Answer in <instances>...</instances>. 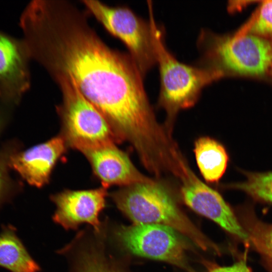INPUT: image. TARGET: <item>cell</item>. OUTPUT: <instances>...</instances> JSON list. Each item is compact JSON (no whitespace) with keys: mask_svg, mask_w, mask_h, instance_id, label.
Masks as SVG:
<instances>
[{"mask_svg":"<svg viewBox=\"0 0 272 272\" xmlns=\"http://www.w3.org/2000/svg\"><path fill=\"white\" fill-rule=\"evenodd\" d=\"M63 0H34L20 25L31 59L56 82H72L104 116L118 143L149 147L161 135L143 84L128 53L111 48L89 24L87 12Z\"/></svg>","mask_w":272,"mask_h":272,"instance_id":"6da1fadb","label":"cell"},{"mask_svg":"<svg viewBox=\"0 0 272 272\" xmlns=\"http://www.w3.org/2000/svg\"><path fill=\"white\" fill-rule=\"evenodd\" d=\"M197 46V64L214 72L219 79L238 77L269 81L272 43L257 35L238 31L218 34L203 29Z\"/></svg>","mask_w":272,"mask_h":272,"instance_id":"7a4b0ae2","label":"cell"},{"mask_svg":"<svg viewBox=\"0 0 272 272\" xmlns=\"http://www.w3.org/2000/svg\"><path fill=\"white\" fill-rule=\"evenodd\" d=\"M148 6L156 64L160 73L158 105L165 110V126L172 132V125L179 111L194 105L203 89L220 79L207 67L197 64H185L176 58L167 47L163 28L155 20L151 1H148Z\"/></svg>","mask_w":272,"mask_h":272,"instance_id":"3957f363","label":"cell"},{"mask_svg":"<svg viewBox=\"0 0 272 272\" xmlns=\"http://www.w3.org/2000/svg\"><path fill=\"white\" fill-rule=\"evenodd\" d=\"M117 208L134 224L169 227L189 238L204 250L217 247L179 208L171 189L156 180L122 187L111 194Z\"/></svg>","mask_w":272,"mask_h":272,"instance_id":"277c9868","label":"cell"},{"mask_svg":"<svg viewBox=\"0 0 272 272\" xmlns=\"http://www.w3.org/2000/svg\"><path fill=\"white\" fill-rule=\"evenodd\" d=\"M56 83L62 98L57 107L62 126L60 135L67 146L83 153L118 143L104 116L72 82Z\"/></svg>","mask_w":272,"mask_h":272,"instance_id":"5b68a950","label":"cell"},{"mask_svg":"<svg viewBox=\"0 0 272 272\" xmlns=\"http://www.w3.org/2000/svg\"><path fill=\"white\" fill-rule=\"evenodd\" d=\"M87 12L120 40L143 77L155 64L156 54L149 20L126 6L112 7L98 1H82Z\"/></svg>","mask_w":272,"mask_h":272,"instance_id":"8992f818","label":"cell"},{"mask_svg":"<svg viewBox=\"0 0 272 272\" xmlns=\"http://www.w3.org/2000/svg\"><path fill=\"white\" fill-rule=\"evenodd\" d=\"M116 236L131 253L183 266L185 245L176 231L157 224H133L116 229Z\"/></svg>","mask_w":272,"mask_h":272,"instance_id":"52a82bcc","label":"cell"},{"mask_svg":"<svg viewBox=\"0 0 272 272\" xmlns=\"http://www.w3.org/2000/svg\"><path fill=\"white\" fill-rule=\"evenodd\" d=\"M180 183L181 195L188 207L229 233L249 242L245 229L218 192L203 183L193 171Z\"/></svg>","mask_w":272,"mask_h":272,"instance_id":"ba28073f","label":"cell"},{"mask_svg":"<svg viewBox=\"0 0 272 272\" xmlns=\"http://www.w3.org/2000/svg\"><path fill=\"white\" fill-rule=\"evenodd\" d=\"M107 188L66 189L52 195L56 210L53 220L65 230H76L82 223L92 226L97 232L101 227L99 215L105 207Z\"/></svg>","mask_w":272,"mask_h":272,"instance_id":"9c48e42d","label":"cell"},{"mask_svg":"<svg viewBox=\"0 0 272 272\" xmlns=\"http://www.w3.org/2000/svg\"><path fill=\"white\" fill-rule=\"evenodd\" d=\"M30 59L23 39L0 31V98L4 102H18L29 89Z\"/></svg>","mask_w":272,"mask_h":272,"instance_id":"30bf717a","label":"cell"},{"mask_svg":"<svg viewBox=\"0 0 272 272\" xmlns=\"http://www.w3.org/2000/svg\"><path fill=\"white\" fill-rule=\"evenodd\" d=\"M59 134L25 151L12 154L9 166L29 184L37 187L46 185L52 171L67 147Z\"/></svg>","mask_w":272,"mask_h":272,"instance_id":"8fae6325","label":"cell"},{"mask_svg":"<svg viewBox=\"0 0 272 272\" xmlns=\"http://www.w3.org/2000/svg\"><path fill=\"white\" fill-rule=\"evenodd\" d=\"M83 154L89 161L94 174L106 188L112 185L124 187L154 180L142 174L127 154L116 145L90 150Z\"/></svg>","mask_w":272,"mask_h":272,"instance_id":"7c38bea8","label":"cell"},{"mask_svg":"<svg viewBox=\"0 0 272 272\" xmlns=\"http://www.w3.org/2000/svg\"><path fill=\"white\" fill-rule=\"evenodd\" d=\"M193 152L200 173L209 183L218 182L224 174L228 156L219 142L209 137H201L194 142Z\"/></svg>","mask_w":272,"mask_h":272,"instance_id":"4fadbf2b","label":"cell"},{"mask_svg":"<svg viewBox=\"0 0 272 272\" xmlns=\"http://www.w3.org/2000/svg\"><path fill=\"white\" fill-rule=\"evenodd\" d=\"M0 266L11 272L40 270L11 226L3 227L0 233Z\"/></svg>","mask_w":272,"mask_h":272,"instance_id":"5bb4252c","label":"cell"},{"mask_svg":"<svg viewBox=\"0 0 272 272\" xmlns=\"http://www.w3.org/2000/svg\"><path fill=\"white\" fill-rule=\"evenodd\" d=\"M242 225L250 242L272 270V224L263 222L251 212L244 213Z\"/></svg>","mask_w":272,"mask_h":272,"instance_id":"9a60e30c","label":"cell"},{"mask_svg":"<svg viewBox=\"0 0 272 272\" xmlns=\"http://www.w3.org/2000/svg\"><path fill=\"white\" fill-rule=\"evenodd\" d=\"M237 30L257 35L272 43V0L259 1L251 16Z\"/></svg>","mask_w":272,"mask_h":272,"instance_id":"2e32d148","label":"cell"},{"mask_svg":"<svg viewBox=\"0 0 272 272\" xmlns=\"http://www.w3.org/2000/svg\"><path fill=\"white\" fill-rule=\"evenodd\" d=\"M245 174L244 181L232 183L226 187L242 190L255 199L272 203V172Z\"/></svg>","mask_w":272,"mask_h":272,"instance_id":"e0dca14e","label":"cell"},{"mask_svg":"<svg viewBox=\"0 0 272 272\" xmlns=\"http://www.w3.org/2000/svg\"><path fill=\"white\" fill-rule=\"evenodd\" d=\"M78 254L75 272H102L104 257L102 251L89 247L82 249Z\"/></svg>","mask_w":272,"mask_h":272,"instance_id":"ac0fdd59","label":"cell"},{"mask_svg":"<svg viewBox=\"0 0 272 272\" xmlns=\"http://www.w3.org/2000/svg\"><path fill=\"white\" fill-rule=\"evenodd\" d=\"M8 151L0 153V206L7 198L9 181L7 176V167L11 153Z\"/></svg>","mask_w":272,"mask_h":272,"instance_id":"d6986e66","label":"cell"},{"mask_svg":"<svg viewBox=\"0 0 272 272\" xmlns=\"http://www.w3.org/2000/svg\"><path fill=\"white\" fill-rule=\"evenodd\" d=\"M209 272H251L244 260H241L228 266H215Z\"/></svg>","mask_w":272,"mask_h":272,"instance_id":"ffe728a7","label":"cell"},{"mask_svg":"<svg viewBox=\"0 0 272 272\" xmlns=\"http://www.w3.org/2000/svg\"><path fill=\"white\" fill-rule=\"evenodd\" d=\"M107 262L105 257L102 262V272H121Z\"/></svg>","mask_w":272,"mask_h":272,"instance_id":"44dd1931","label":"cell"},{"mask_svg":"<svg viewBox=\"0 0 272 272\" xmlns=\"http://www.w3.org/2000/svg\"><path fill=\"white\" fill-rule=\"evenodd\" d=\"M269 82L272 83V62L269 72Z\"/></svg>","mask_w":272,"mask_h":272,"instance_id":"7402d4cb","label":"cell"},{"mask_svg":"<svg viewBox=\"0 0 272 272\" xmlns=\"http://www.w3.org/2000/svg\"><path fill=\"white\" fill-rule=\"evenodd\" d=\"M2 117H1V116L0 115V129H1V126L2 125Z\"/></svg>","mask_w":272,"mask_h":272,"instance_id":"603a6c76","label":"cell"}]
</instances>
